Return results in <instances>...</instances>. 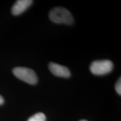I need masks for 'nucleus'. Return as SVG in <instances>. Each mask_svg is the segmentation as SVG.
<instances>
[{
  "mask_svg": "<svg viewBox=\"0 0 121 121\" xmlns=\"http://www.w3.org/2000/svg\"><path fill=\"white\" fill-rule=\"evenodd\" d=\"M51 21L57 24L71 25L73 22V18L70 12L64 7H57L53 9L49 13Z\"/></svg>",
  "mask_w": 121,
  "mask_h": 121,
  "instance_id": "nucleus-1",
  "label": "nucleus"
},
{
  "mask_svg": "<svg viewBox=\"0 0 121 121\" xmlns=\"http://www.w3.org/2000/svg\"><path fill=\"white\" fill-rule=\"evenodd\" d=\"M13 72L15 76L28 84L34 85L38 82L37 74L33 69L26 67H18L14 68Z\"/></svg>",
  "mask_w": 121,
  "mask_h": 121,
  "instance_id": "nucleus-2",
  "label": "nucleus"
},
{
  "mask_svg": "<svg viewBox=\"0 0 121 121\" xmlns=\"http://www.w3.org/2000/svg\"><path fill=\"white\" fill-rule=\"evenodd\" d=\"M113 68V63L109 60H95L90 66V71L96 75H103L109 73Z\"/></svg>",
  "mask_w": 121,
  "mask_h": 121,
  "instance_id": "nucleus-3",
  "label": "nucleus"
},
{
  "mask_svg": "<svg viewBox=\"0 0 121 121\" xmlns=\"http://www.w3.org/2000/svg\"><path fill=\"white\" fill-rule=\"evenodd\" d=\"M49 69L54 75L61 78H67L70 76L71 73L68 68L57 63L51 62L49 64Z\"/></svg>",
  "mask_w": 121,
  "mask_h": 121,
  "instance_id": "nucleus-4",
  "label": "nucleus"
},
{
  "mask_svg": "<svg viewBox=\"0 0 121 121\" xmlns=\"http://www.w3.org/2000/svg\"><path fill=\"white\" fill-rule=\"evenodd\" d=\"M31 0H19L17 1L12 7L11 12L13 15L21 14L32 4Z\"/></svg>",
  "mask_w": 121,
  "mask_h": 121,
  "instance_id": "nucleus-5",
  "label": "nucleus"
},
{
  "mask_svg": "<svg viewBox=\"0 0 121 121\" xmlns=\"http://www.w3.org/2000/svg\"><path fill=\"white\" fill-rule=\"evenodd\" d=\"M46 117L44 114L42 113H38L29 118L28 121H45Z\"/></svg>",
  "mask_w": 121,
  "mask_h": 121,
  "instance_id": "nucleus-6",
  "label": "nucleus"
},
{
  "mask_svg": "<svg viewBox=\"0 0 121 121\" xmlns=\"http://www.w3.org/2000/svg\"><path fill=\"white\" fill-rule=\"evenodd\" d=\"M115 88H116V90L117 91V93L119 95H121V78H119V79L118 80L117 83L116 84V86H115Z\"/></svg>",
  "mask_w": 121,
  "mask_h": 121,
  "instance_id": "nucleus-7",
  "label": "nucleus"
},
{
  "mask_svg": "<svg viewBox=\"0 0 121 121\" xmlns=\"http://www.w3.org/2000/svg\"><path fill=\"white\" fill-rule=\"evenodd\" d=\"M4 98H2V96L0 95V105H2V104L4 103Z\"/></svg>",
  "mask_w": 121,
  "mask_h": 121,
  "instance_id": "nucleus-8",
  "label": "nucleus"
},
{
  "mask_svg": "<svg viewBox=\"0 0 121 121\" xmlns=\"http://www.w3.org/2000/svg\"><path fill=\"white\" fill-rule=\"evenodd\" d=\"M86 121V120H81V121Z\"/></svg>",
  "mask_w": 121,
  "mask_h": 121,
  "instance_id": "nucleus-9",
  "label": "nucleus"
}]
</instances>
